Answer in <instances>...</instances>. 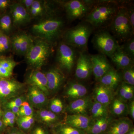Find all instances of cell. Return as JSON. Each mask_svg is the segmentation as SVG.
<instances>
[{
    "mask_svg": "<svg viewBox=\"0 0 134 134\" xmlns=\"http://www.w3.org/2000/svg\"><path fill=\"white\" fill-rule=\"evenodd\" d=\"M119 6L117 2L112 1H103L94 3L85 17V21L93 29L103 30L109 27Z\"/></svg>",
    "mask_w": 134,
    "mask_h": 134,
    "instance_id": "1",
    "label": "cell"
},
{
    "mask_svg": "<svg viewBox=\"0 0 134 134\" xmlns=\"http://www.w3.org/2000/svg\"><path fill=\"white\" fill-rule=\"evenodd\" d=\"M65 25L60 18L52 16L33 25L32 31L39 38L52 44L59 38Z\"/></svg>",
    "mask_w": 134,
    "mask_h": 134,
    "instance_id": "2",
    "label": "cell"
},
{
    "mask_svg": "<svg viewBox=\"0 0 134 134\" xmlns=\"http://www.w3.org/2000/svg\"><path fill=\"white\" fill-rule=\"evenodd\" d=\"M93 30V27L88 23L82 22L65 32L63 42L73 48L85 51Z\"/></svg>",
    "mask_w": 134,
    "mask_h": 134,
    "instance_id": "3",
    "label": "cell"
},
{
    "mask_svg": "<svg viewBox=\"0 0 134 134\" xmlns=\"http://www.w3.org/2000/svg\"><path fill=\"white\" fill-rule=\"evenodd\" d=\"M109 27L118 43L125 42L133 37L134 30L130 23L126 6H119Z\"/></svg>",
    "mask_w": 134,
    "mask_h": 134,
    "instance_id": "4",
    "label": "cell"
},
{
    "mask_svg": "<svg viewBox=\"0 0 134 134\" xmlns=\"http://www.w3.org/2000/svg\"><path fill=\"white\" fill-rule=\"evenodd\" d=\"M51 44L40 38L34 40L25 55L28 65L34 69L40 70L45 65L52 53Z\"/></svg>",
    "mask_w": 134,
    "mask_h": 134,
    "instance_id": "5",
    "label": "cell"
},
{
    "mask_svg": "<svg viewBox=\"0 0 134 134\" xmlns=\"http://www.w3.org/2000/svg\"><path fill=\"white\" fill-rule=\"evenodd\" d=\"M93 46L100 54L110 58L119 46L111 34L105 30H99L92 39Z\"/></svg>",
    "mask_w": 134,
    "mask_h": 134,
    "instance_id": "6",
    "label": "cell"
},
{
    "mask_svg": "<svg viewBox=\"0 0 134 134\" xmlns=\"http://www.w3.org/2000/svg\"><path fill=\"white\" fill-rule=\"evenodd\" d=\"M26 85L12 78L0 79V102L6 103L21 96L25 91Z\"/></svg>",
    "mask_w": 134,
    "mask_h": 134,
    "instance_id": "7",
    "label": "cell"
},
{
    "mask_svg": "<svg viewBox=\"0 0 134 134\" xmlns=\"http://www.w3.org/2000/svg\"><path fill=\"white\" fill-rule=\"evenodd\" d=\"M94 2L89 1L71 0L63 4L67 18L70 21H74L86 16Z\"/></svg>",
    "mask_w": 134,
    "mask_h": 134,
    "instance_id": "8",
    "label": "cell"
},
{
    "mask_svg": "<svg viewBox=\"0 0 134 134\" xmlns=\"http://www.w3.org/2000/svg\"><path fill=\"white\" fill-rule=\"evenodd\" d=\"M76 59V54L73 47L63 42H61L56 54V60L60 68L70 73L74 66Z\"/></svg>",
    "mask_w": 134,
    "mask_h": 134,
    "instance_id": "9",
    "label": "cell"
},
{
    "mask_svg": "<svg viewBox=\"0 0 134 134\" xmlns=\"http://www.w3.org/2000/svg\"><path fill=\"white\" fill-rule=\"evenodd\" d=\"M11 50L15 54L25 55L31 47L34 39L26 33L15 34L10 38Z\"/></svg>",
    "mask_w": 134,
    "mask_h": 134,
    "instance_id": "10",
    "label": "cell"
},
{
    "mask_svg": "<svg viewBox=\"0 0 134 134\" xmlns=\"http://www.w3.org/2000/svg\"><path fill=\"white\" fill-rule=\"evenodd\" d=\"M90 56L92 74L96 80L98 81L113 68L105 55L99 54Z\"/></svg>",
    "mask_w": 134,
    "mask_h": 134,
    "instance_id": "11",
    "label": "cell"
},
{
    "mask_svg": "<svg viewBox=\"0 0 134 134\" xmlns=\"http://www.w3.org/2000/svg\"><path fill=\"white\" fill-rule=\"evenodd\" d=\"M75 75L79 80L88 79L92 74L90 56L82 51L76 60Z\"/></svg>",
    "mask_w": 134,
    "mask_h": 134,
    "instance_id": "12",
    "label": "cell"
},
{
    "mask_svg": "<svg viewBox=\"0 0 134 134\" xmlns=\"http://www.w3.org/2000/svg\"><path fill=\"white\" fill-rule=\"evenodd\" d=\"M92 97L90 96L71 101L65 107L64 111L70 114H81L88 115L93 103Z\"/></svg>",
    "mask_w": 134,
    "mask_h": 134,
    "instance_id": "13",
    "label": "cell"
},
{
    "mask_svg": "<svg viewBox=\"0 0 134 134\" xmlns=\"http://www.w3.org/2000/svg\"><path fill=\"white\" fill-rule=\"evenodd\" d=\"M50 93H54L60 90L65 80V76L59 68H53L45 73Z\"/></svg>",
    "mask_w": 134,
    "mask_h": 134,
    "instance_id": "14",
    "label": "cell"
},
{
    "mask_svg": "<svg viewBox=\"0 0 134 134\" xmlns=\"http://www.w3.org/2000/svg\"><path fill=\"white\" fill-rule=\"evenodd\" d=\"M9 8V13L12 17L14 26L24 25L31 20V17L29 12L19 2L12 3Z\"/></svg>",
    "mask_w": 134,
    "mask_h": 134,
    "instance_id": "15",
    "label": "cell"
},
{
    "mask_svg": "<svg viewBox=\"0 0 134 134\" xmlns=\"http://www.w3.org/2000/svg\"><path fill=\"white\" fill-rule=\"evenodd\" d=\"M26 97L31 105L38 110L43 109L48 105L47 96L42 91L35 86H29Z\"/></svg>",
    "mask_w": 134,
    "mask_h": 134,
    "instance_id": "16",
    "label": "cell"
},
{
    "mask_svg": "<svg viewBox=\"0 0 134 134\" xmlns=\"http://www.w3.org/2000/svg\"><path fill=\"white\" fill-rule=\"evenodd\" d=\"M134 128L132 120L127 117L113 119L104 134H125Z\"/></svg>",
    "mask_w": 134,
    "mask_h": 134,
    "instance_id": "17",
    "label": "cell"
},
{
    "mask_svg": "<svg viewBox=\"0 0 134 134\" xmlns=\"http://www.w3.org/2000/svg\"><path fill=\"white\" fill-rule=\"evenodd\" d=\"M26 83L29 86L38 88L47 96L50 94L45 74L41 72L40 70L33 69L32 70L26 77Z\"/></svg>",
    "mask_w": 134,
    "mask_h": 134,
    "instance_id": "18",
    "label": "cell"
},
{
    "mask_svg": "<svg viewBox=\"0 0 134 134\" xmlns=\"http://www.w3.org/2000/svg\"><path fill=\"white\" fill-rule=\"evenodd\" d=\"M93 119L89 115L81 114H67L64 120L65 124L86 132Z\"/></svg>",
    "mask_w": 134,
    "mask_h": 134,
    "instance_id": "19",
    "label": "cell"
},
{
    "mask_svg": "<svg viewBox=\"0 0 134 134\" xmlns=\"http://www.w3.org/2000/svg\"><path fill=\"white\" fill-rule=\"evenodd\" d=\"M114 95L113 91L98 83L95 86L92 98L93 101L109 107L114 98Z\"/></svg>",
    "mask_w": 134,
    "mask_h": 134,
    "instance_id": "20",
    "label": "cell"
},
{
    "mask_svg": "<svg viewBox=\"0 0 134 134\" xmlns=\"http://www.w3.org/2000/svg\"><path fill=\"white\" fill-rule=\"evenodd\" d=\"M34 114L36 120L50 128L61 122L58 114L44 108L38 110Z\"/></svg>",
    "mask_w": 134,
    "mask_h": 134,
    "instance_id": "21",
    "label": "cell"
},
{
    "mask_svg": "<svg viewBox=\"0 0 134 134\" xmlns=\"http://www.w3.org/2000/svg\"><path fill=\"white\" fill-rule=\"evenodd\" d=\"M99 83L114 92L122 82L121 74L114 68L107 72L98 81Z\"/></svg>",
    "mask_w": 134,
    "mask_h": 134,
    "instance_id": "22",
    "label": "cell"
},
{
    "mask_svg": "<svg viewBox=\"0 0 134 134\" xmlns=\"http://www.w3.org/2000/svg\"><path fill=\"white\" fill-rule=\"evenodd\" d=\"M18 63L11 56H0V79L11 78Z\"/></svg>",
    "mask_w": 134,
    "mask_h": 134,
    "instance_id": "23",
    "label": "cell"
},
{
    "mask_svg": "<svg viewBox=\"0 0 134 134\" xmlns=\"http://www.w3.org/2000/svg\"><path fill=\"white\" fill-rule=\"evenodd\" d=\"M110 58L119 69H123L133 65L134 60L123 52L120 45Z\"/></svg>",
    "mask_w": 134,
    "mask_h": 134,
    "instance_id": "24",
    "label": "cell"
},
{
    "mask_svg": "<svg viewBox=\"0 0 134 134\" xmlns=\"http://www.w3.org/2000/svg\"><path fill=\"white\" fill-rule=\"evenodd\" d=\"M113 119L110 114L106 117L93 120L90 127L86 131V134H104Z\"/></svg>",
    "mask_w": 134,
    "mask_h": 134,
    "instance_id": "25",
    "label": "cell"
},
{
    "mask_svg": "<svg viewBox=\"0 0 134 134\" xmlns=\"http://www.w3.org/2000/svg\"><path fill=\"white\" fill-rule=\"evenodd\" d=\"M87 92V88L83 85L72 82L69 84L66 89L65 95L72 101L85 97Z\"/></svg>",
    "mask_w": 134,
    "mask_h": 134,
    "instance_id": "26",
    "label": "cell"
},
{
    "mask_svg": "<svg viewBox=\"0 0 134 134\" xmlns=\"http://www.w3.org/2000/svg\"><path fill=\"white\" fill-rule=\"evenodd\" d=\"M109 112L112 116L126 117L129 114L127 103L119 98H114L109 106Z\"/></svg>",
    "mask_w": 134,
    "mask_h": 134,
    "instance_id": "27",
    "label": "cell"
},
{
    "mask_svg": "<svg viewBox=\"0 0 134 134\" xmlns=\"http://www.w3.org/2000/svg\"><path fill=\"white\" fill-rule=\"evenodd\" d=\"M89 113L93 120L106 117L110 114L109 107L93 100Z\"/></svg>",
    "mask_w": 134,
    "mask_h": 134,
    "instance_id": "28",
    "label": "cell"
},
{
    "mask_svg": "<svg viewBox=\"0 0 134 134\" xmlns=\"http://www.w3.org/2000/svg\"><path fill=\"white\" fill-rule=\"evenodd\" d=\"M35 119L34 113L32 115L24 117H18L16 119V123L18 127L22 131L29 134L35 125Z\"/></svg>",
    "mask_w": 134,
    "mask_h": 134,
    "instance_id": "29",
    "label": "cell"
},
{
    "mask_svg": "<svg viewBox=\"0 0 134 134\" xmlns=\"http://www.w3.org/2000/svg\"><path fill=\"white\" fill-rule=\"evenodd\" d=\"M51 129L59 134H86L85 131L76 128L64 122H60Z\"/></svg>",
    "mask_w": 134,
    "mask_h": 134,
    "instance_id": "30",
    "label": "cell"
},
{
    "mask_svg": "<svg viewBox=\"0 0 134 134\" xmlns=\"http://www.w3.org/2000/svg\"><path fill=\"white\" fill-rule=\"evenodd\" d=\"M14 26L12 17L9 13L0 16V31L9 36Z\"/></svg>",
    "mask_w": 134,
    "mask_h": 134,
    "instance_id": "31",
    "label": "cell"
},
{
    "mask_svg": "<svg viewBox=\"0 0 134 134\" xmlns=\"http://www.w3.org/2000/svg\"><path fill=\"white\" fill-rule=\"evenodd\" d=\"M46 12V7L43 2L34 0L29 12L32 18L41 16Z\"/></svg>",
    "mask_w": 134,
    "mask_h": 134,
    "instance_id": "32",
    "label": "cell"
},
{
    "mask_svg": "<svg viewBox=\"0 0 134 134\" xmlns=\"http://www.w3.org/2000/svg\"><path fill=\"white\" fill-rule=\"evenodd\" d=\"M11 50L10 38L0 31V55H3Z\"/></svg>",
    "mask_w": 134,
    "mask_h": 134,
    "instance_id": "33",
    "label": "cell"
},
{
    "mask_svg": "<svg viewBox=\"0 0 134 134\" xmlns=\"http://www.w3.org/2000/svg\"><path fill=\"white\" fill-rule=\"evenodd\" d=\"M48 110L56 114H59L65 110L64 104L59 98H54L48 102Z\"/></svg>",
    "mask_w": 134,
    "mask_h": 134,
    "instance_id": "34",
    "label": "cell"
},
{
    "mask_svg": "<svg viewBox=\"0 0 134 134\" xmlns=\"http://www.w3.org/2000/svg\"><path fill=\"white\" fill-rule=\"evenodd\" d=\"M122 82L131 86L134 85V69L133 65L122 69L121 74Z\"/></svg>",
    "mask_w": 134,
    "mask_h": 134,
    "instance_id": "35",
    "label": "cell"
},
{
    "mask_svg": "<svg viewBox=\"0 0 134 134\" xmlns=\"http://www.w3.org/2000/svg\"><path fill=\"white\" fill-rule=\"evenodd\" d=\"M17 116L15 114L8 110L3 113L2 121L6 127H13L16 123Z\"/></svg>",
    "mask_w": 134,
    "mask_h": 134,
    "instance_id": "36",
    "label": "cell"
},
{
    "mask_svg": "<svg viewBox=\"0 0 134 134\" xmlns=\"http://www.w3.org/2000/svg\"><path fill=\"white\" fill-rule=\"evenodd\" d=\"M125 44L120 46L124 52L130 57L133 60L134 59V39L133 37L125 41Z\"/></svg>",
    "mask_w": 134,
    "mask_h": 134,
    "instance_id": "37",
    "label": "cell"
},
{
    "mask_svg": "<svg viewBox=\"0 0 134 134\" xmlns=\"http://www.w3.org/2000/svg\"><path fill=\"white\" fill-rule=\"evenodd\" d=\"M34 113L33 107L26 100L22 104V105L19 108V111L17 116V117L29 116L32 115Z\"/></svg>",
    "mask_w": 134,
    "mask_h": 134,
    "instance_id": "38",
    "label": "cell"
},
{
    "mask_svg": "<svg viewBox=\"0 0 134 134\" xmlns=\"http://www.w3.org/2000/svg\"><path fill=\"white\" fill-rule=\"evenodd\" d=\"M23 95H21L12 99L5 103V107L7 109L12 107H17L20 108L22 104L25 101H26L27 98Z\"/></svg>",
    "mask_w": 134,
    "mask_h": 134,
    "instance_id": "39",
    "label": "cell"
},
{
    "mask_svg": "<svg viewBox=\"0 0 134 134\" xmlns=\"http://www.w3.org/2000/svg\"><path fill=\"white\" fill-rule=\"evenodd\" d=\"M42 125H34L29 134H51V129Z\"/></svg>",
    "mask_w": 134,
    "mask_h": 134,
    "instance_id": "40",
    "label": "cell"
},
{
    "mask_svg": "<svg viewBox=\"0 0 134 134\" xmlns=\"http://www.w3.org/2000/svg\"><path fill=\"white\" fill-rule=\"evenodd\" d=\"M134 95V86L129 85L128 88L121 99L126 102L127 101L133 100Z\"/></svg>",
    "mask_w": 134,
    "mask_h": 134,
    "instance_id": "41",
    "label": "cell"
},
{
    "mask_svg": "<svg viewBox=\"0 0 134 134\" xmlns=\"http://www.w3.org/2000/svg\"><path fill=\"white\" fill-rule=\"evenodd\" d=\"M126 7L127 13L132 28L134 30V10L133 6Z\"/></svg>",
    "mask_w": 134,
    "mask_h": 134,
    "instance_id": "42",
    "label": "cell"
},
{
    "mask_svg": "<svg viewBox=\"0 0 134 134\" xmlns=\"http://www.w3.org/2000/svg\"><path fill=\"white\" fill-rule=\"evenodd\" d=\"M6 134H29L22 131L18 127H8L6 130Z\"/></svg>",
    "mask_w": 134,
    "mask_h": 134,
    "instance_id": "43",
    "label": "cell"
},
{
    "mask_svg": "<svg viewBox=\"0 0 134 134\" xmlns=\"http://www.w3.org/2000/svg\"><path fill=\"white\" fill-rule=\"evenodd\" d=\"M34 1V0H21L19 1L18 2L21 3L29 13Z\"/></svg>",
    "mask_w": 134,
    "mask_h": 134,
    "instance_id": "44",
    "label": "cell"
},
{
    "mask_svg": "<svg viewBox=\"0 0 134 134\" xmlns=\"http://www.w3.org/2000/svg\"><path fill=\"white\" fill-rule=\"evenodd\" d=\"M12 4L9 0H0V10H6Z\"/></svg>",
    "mask_w": 134,
    "mask_h": 134,
    "instance_id": "45",
    "label": "cell"
},
{
    "mask_svg": "<svg viewBox=\"0 0 134 134\" xmlns=\"http://www.w3.org/2000/svg\"><path fill=\"white\" fill-rule=\"evenodd\" d=\"M129 114L130 115L132 119H134V101L133 100H130L127 103Z\"/></svg>",
    "mask_w": 134,
    "mask_h": 134,
    "instance_id": "46",
    "label": "cell"
},
{
    "mask_svg": "<svg viewBox=\"0 0 134 134\" xmlns=\"http://www.w3.org/2000/svg\"><path fill=\"white\" fill-rule=\"evenodd\" d=\"M6 128L7 127L5 126L2 120H0V131H1L3 133L6 130Z\"/></svg>",
    "mask_w": 134,
    "mask_h": 134,
    "instance_id": "47",
    "label": "cell"
},
{
    "mask_svg": "<svg viewBox=\"0 0 134 134\" xmlns=\"http://www.w3.org/2000/svg\"><path fill=\"white\" fill-rule=\"evenodd\" d=\"M125 134H134V127L130 129Z\"/></svg>",
    "mask_w": 134,
    "mask_h": 134,
    "instance_id": "48",
    "label": "cell"
},
{
    "mask_svg": "<svg viewBox=\"0 0 134 134\" xmlns=\"http://www.w3.org/2000/svg\"><path fill=\"white\" fill-rule=\"evenodd\" d=\"M3 114V113L1 107L0 105V120H1V119L2 118Z\"/></svg>",
    "mask_w": 134,
    "mask_h": 134,
    "instance_id": "49",
    "label": "cell"
},
{
    "mask_svg": "<svg viewBox=\"0 0 134 134\" xmlns=\"http://www.w3.org/2000/svg\"><path fill=\"white\" fill-rule=\"evenodd\" d=\"M51 134H59L58 133H56V132H54L53 130L52 129H51Z\"/></svg>",
    "mask_w": 134,
    "mask_h": 134,
    "instance_id": "50",
    "label": "cell"
}]
</instances>
